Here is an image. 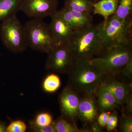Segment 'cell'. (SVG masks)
Returning a JSON list of instances; mask_svg holds the SVG:
<instances>
[{"label":"cell","mask_w":132,"mask_h":132,"mask_svg":"<svg viewBox=\"0 0 132 132\" xmlns=\"http://www.w3.org/2000/svg\"><path fill=\"white\" fill-rule=\"evenodd\" d=\"M66 44L71 50L75 60H90L104 49L97 26L73 31Z\"/></svg>","instance_id":"obj_2"},{"label":"cell","mask_w":132,"mask_h":132,"mask_svg":"<svg viewBox=\"0 0 132 132\" xmlns=\"http://www.w3.org/2000/svg\"><path fill=\"white\" fill-rule=\"evenodd\" d=\"M52 124L55 132H79V129L75 124L69 122L62 116L59 117Z\"/></svg>","instance_id":"obj_20"},{"label":"cell","mask_w":132,"mask_h":132,"mask_svg":"<svg viewBox=\"0 0 132 132\" xmlns=\"http://www.w3.org/2000/svg\"><path fill=\"white\" fill-rule=\"evenodd\" d=\"M64 7L75 12L92 15L93 3L89 0H66Z\"/></svg>","instance_id":"obj_17"},{"label":"cell","mask_w":132,"mask_h":132,"mask_svg":"<svg viewBox=\"0 0 132 132\" xmlns=\"http://www.w3.org/2000/svg\"><path fill=\"white\" fill-rule=\"evenodd\" d=\"M118 122V114L116 111L111 113L106 126V129L109 131H113L117 127Z\"/></svg>","instance_id":"obj_24"},{"label":"cell","mask_w":132,"mask_h":132,"mask_svg":"<svg viewBox=\"0 0 132 132\" xmlns=\"http://www.w3.org/2000/svg\"><path fill=\"white\" fill-rule=\"evenodd\" d=\"M80 99L78 117L85 124L91 125L97 121L99 110L96 98L93 94H85Z\"/></svg>","instance_id":"obj_11"},{"label":"cell","mask_w":132,"mask_h":132,"mask_svg":"<svg viewBox=\"0 0 132 132\" xmlns=\"http://www.w3.org/2000/svg\"><path fill=\"white\" fill-rule=\"evenodd\" d=\"M24 26L28 47L33 50L47 54L54 46L49 25L42 19H31Z\"/></svg>","instance_id":"obj_5"},{"label":"cell","mask_w":132,"mask_h":132,"mask_svg":"<svg viewBox=\"0 0 132 132\" xmlns=\"http://www.w3.org/2000/svg\"><path fill=\"white\" fill-rule=\"evenodd\" d=\"M32 122L38 126H45L52 124L53 118L52 116L48 113H41L36 116L35 119Z\"/></svg>","instance_id":"obj_21"},{"label":"cell","mask_w":132,"mask_h":132,"mask_svg":"<svg viewBox=\"0 0 132 132\" xmlns=\"http://www.w3.org/2000/svg\"><path fill=\"white\" fill-rule=\"evenodd\" d=\"M51 17L49 27L55 46L66 44L73 30L57 12Z\"/></svg>","instance_id":"obj_10"},{"label":"cell","mask_w":132,"mask_h":132,"mask_svg":"<svg viewBox=\"0 0 132 132\" xmlns=\"http://www.w3.org/2000/svg\"><path fill=\"white\" fill-rule=\"evenodd\" d=\"M68 74V86L75 93L93 94L102 84L106 75L99 71L90 60H75Z\"/></svg>","instance_id":"obj_1"},{"label":"cell","mask_w":132,"mask_h":132,"mask_svg":"<svg viewBox=\"0 0 132 132\" xmlns=\"http://www.w3.org/2000/svg\"><path fill=\"white\" fill-rule=\"evenodd\" d=\"M89 1H90L93 3H95L96 2L98 1L99 0H89Z\"/></svg>","instance_id":"obj_31"},{"label":"cell","mask_w":132,"mask_h":132,"mask_svg":"<svg viewBox=\"0 0 132 132\" xmlns=\"http://www.w3.org/2000/svg\"><path fill=\"white\" fill-rule=\"evenodd\" d=\"M121 74L124 77L131 79L132 76V59L128 62L125 66Z\"/></svg>","instance_id":"obj_27"},{"label":"cell","mask_w":132,"mask_h":132,"mask_svg":"<svg viewBox=\"0 0 132 132\" xmlns=\"http://www.w3.org/2000/svg\"><path fill=\"white\" fill-rule=\"evenodd\" d=\"M119 126L121 132H132V116L123 113L120 118Z\"/></svg>","instance_id":"obj_22"},{"label":"cell","mask_w":132,"mask_h":132,"mask_svg":"<svg viewBox=\"0 0 132 132\" xmlns=\"http://www.w3.org/2000/svg\"><path fill=\"white\" fill-rule=\"evenodd\" d=\"M0 34L3 44L10 52L20 53L24 52L28 47L24 25L16 14L2 22Z\"/></svg>","instance_id":"obj_6"},{"label":"cell","mask_w":132,"mask_h":132,"mask_svg":"<svg viewBox=\"0 0 132 132\" xmlns=\"http://www.w3.org/2000/svg\"><path fill=\"white\" fill-rule=\"evenodd\" d=\"M61 82L60 78L55 73L48 75L43 81L42 88L46 93H54L59 90L61 86Z\"/></svg>","instance_id":"obj_19"},{"label":"cell","mask_w":132,"mask_h":132,"mask_svg":"<svg viewBox=\"0 0 132 132\" xmlns=\"http://www.w3.org/2000/svg\"><path fill=\"white\" fill-rule=\"evenodd\" d=\"M58 0H22L20 11L30 18L42 19L57 12Z\"/></svg>","instance_id":"obj_8"},{"label":"cell","mask_w":132,"mask_h":132,"mask_svg":"<svg viewBox=\"0 0 132 132\" xmlns=\"http://www.w3.org/2000/svg\"><path fill=\"white\" fill-rule=\"evenodd\" d=\"M125 111L127 115H131L132 113V92L128 97L125 104ZM124 105V106H125Z\"/></svg>","instance_id":"obj_28"},{"label":"cell","mask_w":132,"mask_h":132,"mask_svg":"<svg viewBox=\"0 0 132 132\" xmlns=\"http://www.w3.org/2000/svg\"><path fill=\"white\" fill-rule=\"evenodd\" d=\"M74 61L67 44L56 45L47 53L45 68L56 73L68 74Z\"/></svg>","instance_id":"obj_7"},{"label":"cell","mask_w":132,"mask_h":132,"mask_svg":"<svg viewBox=\"0 0 132 132\" xmlns=\"http://www.w3.org/2000/svg\"><path fill=\"white\" fill-rule=\"evenodd\" d=\"M98 116L97 121L101 127H104L106 126L111 112H102Z\"/></svg>","instance_id":"obj_26"},{"label":"cell","mask_w":132,"mask_h":132,"mask_svg":"<svg viewBox=\"0 0 132 132\" xmlns=\"http://www.w3.org/2000/svg\"><path fill=\"white\" fill-rule=\"evenodd\" d=\"M22 0H0V22L20 10Z\"/></svg>","instance_id":"obj_16"},{"label":"cell","mask_w":132,"mask_h":132,"mask_svg":"<svg viewBox=\"0 0 132 132\" xmlns=\"http://www.w3.org/2000/svg\"><path fill=\"white\" fill-rule=\"evenodd\" d=\"M6 128L5 122L0 120V132H6Z\"/></svg>","instance_id":"obj_30"},{"label":"cell","mask_w":132,"mask_h":132,"mask_svg":"<svg viewBox=\"0 0 132 132\" xmlns=\"http://www.w3.org/2000/svg\"><path fill=\"white\" fill-rule=\"evenodd\" d=\"M94 94L99 111L110 112L120 106L113 94L101 84L95 91Z\"/></svg>","instance_id":"obj_14"},{"label":"cell","mask_w":132,"mask_h":132,"mask_svg":"<svg viewBox=\"0 0 132 132\" xmlns=\"http://www.w3.org/2000/svg\"><path fill=\"white\" fill-rule=\"evenodd\" d=\"M27 128L24 121L20 120L13 121L6 126V132H25Z\"/></svg>","instance_id":"obj_23"},{"label":"cell","mask_w":132,"mask_h":132,"mask_svg":"<svg viewBox=\"0 0 132 132\" xmlns=\"http://www.w3.org/2000/svg\"><path fill=\"white\" fill-rule=\"evenodd\" d=\"M31 130L35 132H55V129L52 123L51 125L45 126H38L31 121L30 123Z\"/></svg>","instance_id":"obj_25"},{"label":"cell","mask_w":132,"mask_h":132,"mask_svg":"<svg viewBox=\"0 0 132 132\" xmlns=\"http://www.w3.org/2000/svg\"><path fill=\"white\" fill-rule=\"evenodd\" d=\"M120 0H99L93 3V15L103 16L104 21L115 13Z\"/></svg>","instance_id":"obj_15"},{"label":"cell","mask_w":132,"mask_h":132,"mask_svg":"<svg viewBox=\"0 0 132 132\" xmlns=\"http://www.w3.org/2000/svg\"><path fill=\"white\" fill-rule=\"evenodd\" d=\"M114 15L127 21H132V0H120Z\"/></svg>","instance_id":"obj_18"},{"label":"cell","mask_w":132,"mask_h":132,"mask_svg":"<svg viewBox=\"0 0 132 132\" xmlns=\"http://www.w3.org/2000/svg\"><path fill=\"white\" fill-rule=\"evenodd\" d=\"M59 102L62 117L75 124L80 102L78 94L67 85L60 94Z\"/></svg>","instance_id":"obj_9"},{"label":"cell","mask_w":132,"mask_h":132,"mask_svg":"<svg viewBox=\"0 0 132 132\" xmlns=\"http://www.w3.org/2000/svg\"><path fill=\"white\" fill-rule=\"evenodd\" d=\"M57 12L73 31L82 29L93 24L92 15L75 12L64 7Z\"/></svg>","instance_id":"obj_13"},{"label":"cell","mask_w":132,"mask_h":132,"mask_svg":"<svg viewBox=\"0 0 132 132\" xmlns=\"http://www.w3.org/2000/svg\"><path fill=\"white\" fill-rule=\"evenodd\" d=\"M91 128H90L91 132H101L102 127L97 123V121H95L94 123L90 125Z\"/></svg>","instance_id":"obj_29"},{"label":"cell","mask_w":132,"mask_h":132,"mask_svg":"<svg viewBox=\"0 0 132 132\" xmlns=\"http://www.w3.org/2000/svg\"><path fill=\"white\" fill-rule=\"evenodd\" d=\"M97 27L104 49L132 45V21H126L113 15Z\"/></svg>","instance_id":"obj_4"},{"label":"cell","mask_w":132,"mask_h":132,"mask_svg":"<svg viewBox=\"0 0 132 132\" xmlns=\"http://www.w3.org/2000/svg\"><path fill=\"white\" fill-rule=\"evenodd\" d=\"M131 59L132 45H130L105 48L90 61L104 74L116 75L121 73Z\"/></svg>","instance_id":"obj_3"},{"label":"cell","mask_w":132,"mask_h":132,"mask_svg":"<svg viewBox=\"0 0 132 132\" xmlns=\"http://www.w3.org/2000/svg\"><path fill=\"white\" fill-rule=\"evenodd\" d=\"M111 76L107 75L102 84L113 94L120 106L123 108L132 92L131 84L118 81L113 78V75Z\"/></svg>","instance_id":"obj_12"}]
</instances>
